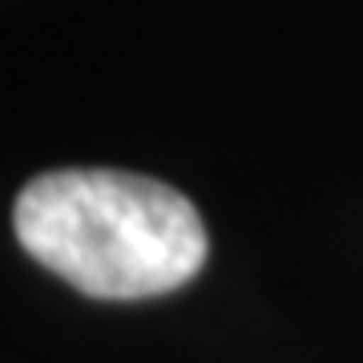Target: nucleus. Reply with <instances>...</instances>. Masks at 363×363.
I'll list each match as a JSON object with an SVG mask.
<instances>
[{
	"instance_id": "obj_1",
	"label": "nucleus",
	"mask_w": 363,
	"mask_h": 363,
	"mask_svg": "<svg viewBox=\"0 0 363 363\" xmlns=\"http://www.w3.org/2000/svg\"><path fill=\"white\" fill-rule=\"evenodd\" d=\"M21 247L93 298H154L206 262L202 214L174 186L121 169H57L21 190Z\"/></svg>"
}]
</instances>
